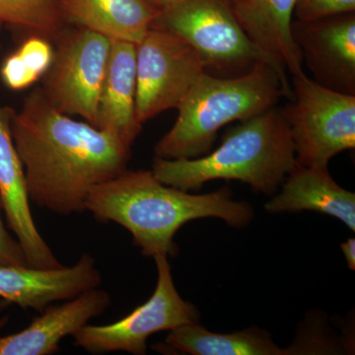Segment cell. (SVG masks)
I'll list each match as a JSON object with an SVG mask.
<instances>
[{
    "mask_svg": "<svg viewBox=\"0 0 355 355\" xmlns=\"http://www.w3.org/2000/svg\"><path fill=\"white\" fill-rule=\"evenodd\" d=\"M9 113L28 196L40 207L60 216L80 214L94 187L127 170L132 146L58 111L42 89L18 113Z\"/></svg>",
    "mask_w": 355,
    "mask_h": 355,
    "instance_id": "cell-1",
    "label": "cell"
},
{
    "mask_svg": "<svg viewBox=\"0 0 355 355\" xmlns=\"http://www.w3.org/2000/svg\"><path fill=\"white\" fill-rule=\"evenodd\" d=\"M86 210L97 220L114 222L132 233L144 256L175 258L174 237L182 226L196 219H222L231 227L249 225L254 209L232 198L223 187L214 193L195 195L159 181L153 171L125 170L91 190Z\"/></svg>",
    "mask_w": 355,
    "mask_h": 355,
    "instance_id": "cell-2",
    "label": "cell"
},
{
    "mask_svg": "<svg viewBox=\"0 0 355 355\" xmlns=\"http://www.w3.org/2000/svg\"><path fill=\"white\" fill-rule=\"evenodd\" d=\"M297 166L286 119L273 107L230 128L212 153L193 159L155 157L151 171L163 184L186 191L214 180H237L270 196Z\"/></svg>",
    "mask_w": 355,
    "mask_h": 355,
    "instance_id": "cell-3",
    "label": "cell"
},
{
    "mask_svg": "<svg viewBox=\"0 0 355 355\" xmlns=\"http://www.w3.org/2000/svg\"><path fill=\"white\" fill-rule=\"evenodd\" d=\"M282 97L279 76L266 62L237 76L205 72L177 109L171 130L156 144L155 156L176 160L205 155L222 128L273 108Z\"/></svg>",
    "mask_w": 355,
    "mask_h": 355,
    "instance_id": "cell-4",
    "label": "cell"
},
{
    "mask_svg": "<svg viewBox=\"0 0 355 355\" xmlns=\"http://www.w3.org/2000/svg\"><path fill=\"white\" fill-rule=\"evenodd\" d=\"M153 28L190 44L212 76H241L259 62L266 64L238 22L232 0H178L161 9Z\"/></svg>",
    "mask_w": 355,
    "mask_h": 355,
    "instance_id": "cell-5",
    "label": "cell"
},
{
    "mask_svg": "<svg viewBox=\"0 0 355 355\" xmlns=\"http://www.w3.org/2000/svg\"><path fill=\"white\" fill-rule=\"evenodd\" d=\"M291 101L282 110L291 132L296 162L328 168L334 156L355 147V95L336 92L304 71L291 76Z\"/></svg>",
    "mask_w": 355,
    "mask_h": 355,
    "instance_id": "cell-6",
    "label": "cell"
},
{
    "mask_svg": "<svg viewBox=\"0 0 355 355\" xmlns=\"http://www.w3.org/2000/svg\"><path fill=\"white\" fill-rule=\"evenodd\" d=\"M202 58L190 44L151 28L137 44L135 118L140 125L178 109L205 73Z\"/></svg>",
    "mask_w": 355,
    "mask_h": 355,
    "instance_id": "cell-7",
    "label": "cell"
},
{
    "mask_svg": "<svg viewBox=\"0 0 355 355\" xmlns=\"http://www.w3.org/2000/svg\"><path fill=\"white\" fill-rule=\"evenodd\" d=\"M111 40L85 28L60 37L44 77V94L67 116H80L98 128L99 102Z\"/></svg>",
    "mask_w": 355,
    "mask_h": 355,
    "instance_id": "cell-8",
    "label": "cell"
},
{
    "mask_svg": "<svg viewBox=\"0 0 355 355\" xmlns=\"http://www.w3.org/2000/svg\"><path fill=\"white\" fill-rule=\"evenodd\" d=\"M154 260L158 280L151 297L116 323L86 324L73 336L74 345L93 354L125 352L144 355L147 340L153 334L172 331L184 324L198 323L200 311L180 295L167 257L158 256Z\"/></svg>",
    "mask_w": 355,
    "mask_h": 355,
    "instance_id": "cell-9",
    "label": "cell"
},
{
    "mask_svg": "<svg viewBox=\"0 0 355 355\" xmlns=\"http://www.w3.org/2000/svg\"><path fill=\"white\" fill-rule=\"evenodd\" d=\"M292 36L314 80L355 95V12L292 21Z\"/></svg>",
    "mask_w": 355,
    "mask_h": 355,
    "instance_id": "cell-10",
    "label": "cell"
},
{
    "mask_svg": "<svg viewBox=\"0 0 355 355\" xmlns=\"http://www.w3.org/2000/svg\"><path fill=\"white\" fill-rule=\"evenodd\" d=\"M296 0H232L243 30L279 76L286 98L291 101L293 76L304 71L301 51L292 36Z\"/></svg>",
    "mask_w": 355,
    "mask_h": 355,
    "instance_id": "cell-11",
    "label": "cell"
},
{
    "mask_svg": "<svg viewBox=\"0 0 355 355\" xmlns=\"http://www.w3.org/2000/svg\"><path fill=\"white\" fill-rule=\"evenodd\" d=\"M24 169L14 146L9 109L0 108V202L7 225L24 252L27 266L53 270L64 265L39 232L29 205Z\"/></svg>",
    "mask_w": 355,
    "mask_h": 355,
    "instance_id": "cell-12",
    "label": "cell"
},
{
    "mask_svg": "<svg viewBox=\"0 0 355 355\" xmlns=\"http://www.w3.org/2000/svg\"><path fill=\"white\" fill-rule=\"evenodd\" d=\"M101 284V273L88 254L76 265L53 270L0 266V297L23 309L43 312L53 303L76 297Z\"/></svg>",
    "mask_w": 355,
    "mask_h": 355,
    "instance_id": "cell-13",
    "label": "cell"
},
{
    "mask_svg": "<svg viewBox=\"0 0 355 355\" xmlns=\"http://www.w3.org/2000/svg\"><path fill=\"white\" fill-rule=\"evenodd\" d=\"M111 303L106 291L91 289L64 304L48 306L24 330L0 336V355H51L60 352L65 336L76 335Z\"/></svg>",
    "mask_w": 355,
    "mask_h": 355,
    "instance_id": "cell-14",
    "label": "cell"
},
{
    "mask_svg": "<svg viewBox=\"0 0 355 355\" xmlns=\"http://www.w3.org/2000/svg\"><path fill=\"white\" fill-rule=\"evenodd\" d=\"M282 191L265 205L266 211L321 212L340 219L355 231V193L342 188L328 168L297 166L282 184Z\"/></svg>",
    "mask_w": 355,
    "mask_h": 355,
    "instance_id": "cell-15",
    "label": "cell"
},
{
    "mask_svg": "<svg viewBox=\"0 0 355 355\" xmlns=\"http://www.w3.org/2000/svg\"><path fill=\"white\" fill-rule=\"evenodd\" d=\"M137 44L111 40V51L99 102L98 128L132 146L142 125L135 118Z\"/></svg>",
    "mask_w": 355,
    "mask_h": 355,
    "instance_id": "cell-16",
    "label": "cell"
},
{
    "mask_svg": "<svg viewBox=\"0 0 355 355\" xmlns=\"http://www.w3.org/2000/svg\"><path fill=\"white\" fill-rule=\"evenodd\" d=\"M64 20L110 40L137 44L161 12L150 0H60Z\"/></svg>",
    "mask_w": 355,
    "mask_h": 355,
    "instance_id": "cell-17",
    "label": "cell"
},
{
    "mask_svg": "<svg viewBox=\"0 0 355 355\" xmlns=\"http://www.w3.org/2000/svg\"><path fill=\"white\" fill-rule=\"evenodd\" d=\"M166 345L191 355L288 354L265 330L252 327L230 334L214 333L198 323L184 324L170 331Z\"/></svg>",
    "mask_w": 355,
    "mask_h": 355,
    "instance_id": "cell-18",
    "label": "cell"
},
{
    "mask_svg": "<svg viewBox=\"0 0 355 355\" xmlns=\"http://www.w3.org/2000/svg\"><path fill=\"white\" fill-rule=\"evenodd\" d=\"M64 22L60 0H0V24L34 33V36H58Z\"/></svg>",
    "mask_w": 355,
    "mask_h": 355,
    "instance_id": "cell-19",
    "label": "cell"
},
{
    "mask_svg": "<svg viewBox=\"0 0 355 355\" xmlns=\"http://www.w3.org/2000/svg\"><path fill=\"white\" fill-rule=\"evenodd\" d=\"M53 58L50 43L43 37L33 36L6 58L1 69L2 80L13 90L29 87L50 69Z\"/></svg>",
    "mask_w": 355,
    "mask_h": 355,
    "instance_id": "cell-20",
    "label": "cell"
},
{
    "mask_svg": "<svg viewBox=\"0 0 355 355\" xmlns=\"http://www.w3.org/2000/svg\"><path fill=\"white\" fill-rule=\"evenodd\" d=\"M349 12H355V0H296L294 17L310 21Z\"/></svg>",
    "mask_w": 355,
    "mask_h": 355,
    "instance_id": "cell-21",
    "label": "cell"
},
{
    "mask_svg": "<svg viewBox=\"0 0 355 355\" xmlns=\"http://www.w3.org/2000/svg\"><path fill=\"white\" fill-rule=\"evenodd\" d=\"M0 202V266H28L22 246L17 239H14L7 231L2 218Z\"/></svg>",
    "mask_w": 355,
    "mask_h": 355,
    "instance_id": "cell-22",
    "label": "cell"
},
{
    "mask_svg": "<svg viewBox=\"0 0 355 355\" xmlns=\"http://www.w3.org/2000/svg\"><path fill=\"white\" fill-rule=\"evenodd\" d=\"M343 254H345V260H347V266L349 270H355V239L349 238L345 243L340 244Z\"/></svg>",
    "mask_w": 355,
    "mask_h": 355,
    "instance_id": "cell-23",
    "label": "cell"
},
{
    "mask_svg": "<svg viewBox=\"0 0 355 355\" xmlns=\"http://www.w3.org/2000/svg\"><path fill=\"white\" fill-rule=\"evenodd\" d=\"M153 3L155 4L161 9L166 8V7L172 6L173 3L178 1V0H150Z\"/></svg>",
    "mask_w": 355,
    "mask_h": 355,
    "instance_id": "cell-24",
    "label": "cell"
},
{
    "mask_svg": "<svg viewBox=\"0 0 355 355\" xmlns=\"http://www.w3.org/2000/svg\"><path fill=\"white\" fill-rule=\"evenodd\" d=\"M9 322V316L0 317V331L6 326Z\"/></svg>",
    "mask_w": 355,
    "mask_h": 355,
    "instance_id": "cell-25",
    "label": "cell"
},
{
    "mask_svg": "<svg viewBox=\"0 0 355 355\" xmlns=\"http://www.w3.org/2000/svg\"><path fill=\"white\" fill-rule=\"evenodd\" d=\"M2 24H0V30H1Z\"/></svg>",
    "mask_w": 355,
    "mask_h": 355,
    "instance_id": "cell-26",
    "label": "cell"
}]
</instances>
